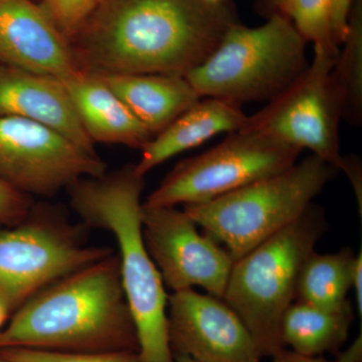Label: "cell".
Returning a JSON list of instances; mask_svg holds the SVG:
<instances>
[{
	"instance_id": "33",
	"label": "cell",
	"mask_w": 362,
	"mask_h": 362,
	"mask_svg": "<svg viewBox=\"0 0 362 362\" xmlns=\"http://www.w3.org/2000/svg\"><path fill=\"white\" fill-rule=\"evenodd\" d=\"M209 1H211V2H225V1H228V0H209Z\"/></svg>"
},
{
	"instance_id": "26",
	"label": "cell",
	"mask_w": 362,
	"mask_h": 362,
	"mask_svg": "<svg viewBox=\"0 0 362 362\" xmlns=\"http://www.w3.org/2000/svg\"><path fill=\"white\" fill-rule=\"evenodd\" d=\"M343 173L349 176L350 183L356 192L357 201H359V207L361 209V166L358 159L354 157H345L344 168Z\"/></svg>"
},
{
	"instance_id": "10",
	"label": "cell",
	"mask_w": 362,
	"mask_h": 362,
	"mask_svg": "<svg viewBox=\"0 0 362 362\" xmlns=\"http://www.w3.org/2000/svg\"><path fill=\"white\" fill-rule=\"evenodd\" d=\"M112 254L88 247L47 221H33L0 232V296L11 309L21 307L59 279Z\"/></svg>"
},
{
	"instance_id": "18",
	"label": "cell",
	"mask_w": 362,
	"mask_h": 362,
	"mask_svg": "<svg viewBox=\"0 0 362 362\" xmlns=\"http://www.w3.org/2000/svg\"><path fill=\"white\" fill-rule=\"evenodd\" d=\"M354 318L349 301L337 310H324L294 302L283 316L281 339L285 349L290 347L301 356L337 354L349 338Z\"/></svg>"
},
{
	"instance_id": "22",
	"label": "cell",
	"mask_w": 362,
	"mask_h": 362,
	"mask_svg": "<svg viewBox=\"0 0 362 362\" xmlns=\"http://www.w3.org/2000/svg\"><path fill=\"white\" fill-rule=\"evenodd\" d=\"M4 359V362H141L138 354L127 350L66 352L25 347L7 349Z\"/></svg>"
},
{
	"instance_id": "11",
	"label": "cell",
	"mask_w": 362,
	"mask_h": 362,
	"mask_svg": "<svg viewBox=\"0 0 362 362\" xmlns=\"http://www.w3.org/2000/svg\"><path fill=\"white\" fill-rule=\"evenodd\" d=\"M197 226L185 209L143 204V238L164 286L173 293L199 287L223 299L235 259Z\"/></svg>"
},
{
	"instance_id": "13",
	"label": "cell",
	"mask_w": 362,
	"mask_h": 362,
	"mask_svg": "<svg viewBox=\"0 0 362 362\" xmlns=\"http://www.w3.org/2000/svg\"><path fill=\"white\" fill-rule=\"evenodd\" d=\"M0 66L59 80L82 71L68 40L33 0H0Z\"/></svg>"
},
{
	"instance_id": "7",
	"label": "cell",
	"mask_w": 362,
	"mask_h": 362,
	"mask_svg": "<svg viewBox=\"0 0 362 362\" xmlns=\"http://www.w3.org/2000/svg\"><path fill=\"white\" fill-rule=\"evenodd\" d=\"M300 154L301 150L265 133L242 128L213 148L177 164L143 204H204L282 173L296 163Z\"/></svg>"
},
{
	"instance_id": "32",
	"label": "cell",
	"mask_w": 362,
	"mask_h": 362,
	"mask_svg": "<svg viewBox=\"0 0 362 362\" xmlns=\"http://www.w3.org/2000/svg\"><path fill=\"white\" fill-rule=\"evenodd\" d=\"M175 362H199L194 361V359L190 358L187 356H182V354H175Z\"/></svg>"
},
{
	"instance_id": "30",
	"label": "cell",
	"mask_w": 362,
	"mask_h": 362,
	"mask_svg": "<svg viewBox=\"0 0 362 362\" xmlns=\"http://www.w3.org/2000/svg\"><path fill=\"white\" fill-rule=\"evenodd\" d=\"M287 0H262L258 2V9L261 14L266 16L267 18L272 14L280 13L281 9L284 6Z\"/></svg>"
},
{
	"instance_id": "31",
	"label": "cell",
	"mask_w": 362,
	"mask_h": 362,
	"mask_svg": "<svg viewBox=\"0 0 362 362\" xmlns=\"http://www.w3.org/2000/svg\"><path fill=\"white\" fill-rule=\"evenodd\" d=\"M9 310H11V307L7 304L6 300L0 296V332H1L2 326L6 322Z\"/></svg>"
},
{
	"instance_id": "9",
	"label": "cell",
	"mask_w": 362,
	"mask_h": 362,
	"mask_svg": "<svg viewBox=\"0 0 362 362\" xmlns=\"http://www.w3.org/2000/svg\"><path fill=\"white\" fill-rule=\"evenodd\" d=\"M106 175L96 152L42 124L0 117V180L25 194L52 197L83 178Z\"/></svg>"
},
{
	"instance_id": "1",
	"label": "cell",
	"mask_w": 362,
	"mask_h": 362,
	"mask_svg": "<svg viewBox=\"0 0 362 362\" xmlns=\"http://www.w3.org/2000/svg\"><path fill=\"white\" fill-rule=\"evenodd\" d=\"M238 23L228 0H102L68 42L83 71L185 77Z\"/></svg>"
},
{
	"instance_id": "8",
	"label": "cell",
	"mask_w": 362,
	"mask_h": 362,
	"mask_svg": "<svg viewBox=\"0 0 362 362\" xmlns=\"http://www.w3.org/2000/svg\"><path fill=\"white\" fill-rule=\"evenodd\" d=\"M337 56L314 47L304 73L258 113L247 116L244 127L259 131L279 141L327 162L343 170L340 149L341 109L329 80Z\"/></svg>"
},
{
	"instance_id": "29",
	"label": "cell",
	"mask_w": 362,
	"mask_h": 362,
	"mask_svg": "<svg viewBox=\"0 0 362 362\" xmlns=\"http://www.w3.org/2000/svg\"><path fill=\"white\" fill-rule=\"evenodd\" d=\"M337 362H362V338L361 334L357 337L351 345L337 354Z\"/></svg>"
},
{
	"instance_id": "20",
	"label": "cell",
	"mask_w": 362,
	"mask_h": 362,
	"mask_svg": "<svg viewBox=\"0 0 362 362\" xmlns=\"http://www.w3.org/2000/svg\"><path fill=\"white\" fill-rule=\"evenodd\" d=\"M329 80L341 109L342 120L362 123V0H354L349 28Z\"/></svg>"
},
{
	"instance_id": "12",
	"label": "cell",
	"mask_w": 362,
	"mask_h": 362,
	"mask_svg": "<svg viewBox=\"0 0 362 362\" xmlns=\"http://www.w3.org/2000/svg\"><path fill=\"white\" fill-rule=\"evenodd\" d=\"M168 320L176 354L199 362H262L247 326L221 298L194 289L173 293Z\"/></svg>"
},
{
	"instance_id": "25",
	"label": "cell",
	"mask_w": 362,
	"mask_h": 362,
	"mask_svg": "<svg viewBox=\"0 0 362 362\" xmlns=\"http://www.w3.org/2000/svg\"><path fill=\"white\" fill-rule=\"evenodd\" d=\"M352 4L354 0H332L333 30L335 40L339 47L346 35Z\"/></svg>"
},
{
	"instance_id": "28",
	"label": "cell",
	"mask_w": 362,
	"mask_h": 362,
	"mask_svg": "<svg viewBox=\"0 0 362 362\" xmlns=\"http://www.w3.org/2000/svg\"><path fill=\"white\" fill-rule=\"evenodd\" d=\"M271 362H337L335 361H328L323 356H305L298 354L296 352L289 349H282L271 357Z\"/></svg>"
},
{
	"instance_id": "2",
	"label": "cell",
	"mask_w": 362,
	"mask_h": 362,
	"mask_svg": "<svg viewBox=\"0 0 362 362\" xmlns=\"http://www.w3.org/2000/svg\"><path fill=\"white\" fill-rule=\"evenodd\" d=\"M129 341L138 346L112 254L33 295L0 332V346L7 349H97Z\"/></svg>"
},
{
	"instance_id": "19",
	"label": "cell",
	"mask_w": 362,
	"mask_h": 362,
	"mask_svg": "<svg viewBox=\"0 0 362 362\" xmlns=\"http://www.w3.org/2000/svg\"><path fill=\"white\" fill-rule=\"evenodd\" d=\"M356 255L344 247L333 254L315 251L302 266L295 301L324 310H337L349 302Z\"/></svg>"
},
{
	"instance_id": "3",
	"label": "cell",
	"mask_w": 362,
	"mask_h": 362,
	"mask_svg": "<svg viewBox=\"0 0 362 362\" xmlns=\"http://www.w3.org/2000/svg\"><path fill=\"white\" fill-rule=\"evenodd\" d=\"M74 211L89 226L108 230L119 247V268L134 321L141 362H175L168 334V296L142 232L144 176L134 165L68 188Z\"/></svg>"
},
{
	"instance_id": "16",
	"label": "cell",
	"mask_w": 362,
	"mask_h": 362,
	"mask_svg": "<svg viewBox=\"0 0 362 362\" xmlns=\"http://www.w3.org/2000/svg\"><path fill=\"white\" fill-rule=\"evenodd\" d=\"M247 120L240 105L218 98H202L143 147L135 171L144 176L171 157L199 146L214 136L242 129Z\"/></svg>"
},
{
	"instance_id": "15",
	"label": "cell",
	"mask_w": 362,
	"mask_h": 362,
	"mask_svg": "<svg viewBox=\"0 0 362 362\" xmlns=\"http://www.w3.org/2000/svg\"><path fill=\"white\" fill-rule=\"evenodd\" d=\"M90 139L142 149L153 138L97 74L81 71L62 80Z\"/></svg>"
},
{
	"instance_id": "27",
	"label": "cell",
	"mask_w": 362,
	"mask_h": 362,
	"mask_svg": "<svg viewBox=\"0 0 362 362\" xmlns=\"http://www.w3.org/2000/svg\"><path fill=\"white\" fill-rule=\"evenodd\" d=\"M351 289L356 293V306L359 316L362 315V252L356 256L352 271Z\"/></svg>"
},
{
	"instance_id": "4",
	"label": "cell",
	"mask_w": 362,
	"mask_h": 362,
	"mask_svg": "<svg viewBox=\"0 0 362 362\" xmlns=\"http://www.w3.org/2000/svg\"><path fill=\"white\" fill-rule=\"evenodd\" d=\"M325 213L312 206L297 221L233 263L223 300L247 326L263 357L284 349L281 322L294 303L300 271L326 230Z\"/></svg>"
},
{
	"instance_id": "35",
	"label": "cell",
	"mask_w": 362,
	"mask_h": 362,
	"mask_svg": "<svg viewBox=\"0 0 362 362\" xmlns=\"http://www.w3.org/2000/svg\"><path fill=\"white\" fill-rule=\"evenodd\" d=\"M0 362H2L1 361H0Z\"/></svg>"
},
{
	"instance_id": "34",
	"label": "cell",
	"mask_w": 362,
	"mask_h": 362,
	"mask_svg": "<svg viewBox=\"0 0 362 362\" xmlns=\"http://www.w3.org/2000/svg\"><path fill=\"white\" fill-rule=\"evenodd\" d=\"M262 1V0H258V2Z\"/></svg>"
},
{
	"instance_id": "23",
	"label": "cell",
	"mask_w": 362,
	"mask_h": 362,
	"mask_svg": "<svg viewBox=\"0 0 362 362\" xmlns=\"http://www.w3.org/2000/svg\"><path fill=\"white\" fill-rule=\"evenodd\" d=\"M102 0H42L40 6L59 32L70 39Z\"/></svg>"
},
{
	"instance_id": "17",
	"label": "cell",
	"mask_w": 362,
	"mask_h": 362,
	"mask_svg": "<svg viewBox=\"0 0 362 362\" xmlns=\"http://www.w3.org/2000/svg\"><path fill=\"white\" fill-rule=\"evenodd\" d=\"M156 136L202 97L185 76L97 74Z\"/></svg>"
},
{
	"instance_id": "24",
	"label": "cell",
	"mask_w": 362,
	"mask_h": 362,
	"mask_svg": "<svg viewBox=\"0 0 362 362\" xmlns=\"http://www.w3.org/2000/svg\"><path fill=\"white\" fill-rule=\"evenodd\" d=\"M30 209L28 194L0 180V223H14L25 218Z\"/></svg>"
},
{
	"instance_id": "6",
	"label": "cell",
	"mask_w": 362,
	"mask_h": 362,
	"mask_svg": "<svg viewBox=\"0 0 362 362\" xmlns=\"http://www.w3.org/2000/svg\"><path fill=\"white\" fill-rule=\"evenodd\" d=\"M337 173L311 154L277 175L185 206V211L235 261L297 221Z\"/></svg>"
},
{
	"instance_id": "5",
	"label": "cell",
	"mask_w": 362,
	"mask_h": 362,
	"mask_svg": "<svg viewBox=\"0 0 362 362\" xmlns=\"http://www.w3.org/2000/svg\"><path fill=\"white\" fill-rule=\"evenodd\" d=\"M264 25H233L202 64L185 78L202 98L240 105L275 99L306 70L305 42L282 13Z\"/></svg>"
},
{
	"instance_id": "21",
	"label": "cell",
	"mask_w": 362,
	"mask_h": 362,
	"mask_svg": "<svg viewBox=\"0 0 362 362\" xmlns=\"http://www.w3.org/2000/svg\"><path fill=\"white\" fill-rule=\"evenodd\" d=\"M291 21L295 30L314 47L333 56L339 54L333 30L332 0H287L281 9Z\"/></svg>"
},
{
	"instance_id": "14",
	"label": "cell",
	"mask_w": 362,
	"mask_h": 362,
	"mask_svg": "<svg viewBox=\"0 0 362 362\" xmlns=\"http://www.w3.org/2000/svg\"><path fill=\"white\" fill-rule=\"evenodd\" d=\"M0 117H16L42 124L78 146L96 152L65 85L58 78L0 66Z\"/></svg>"
}]
</instances>
